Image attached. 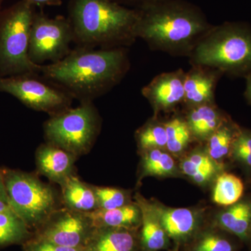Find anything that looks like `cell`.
<instances>
[{"label":"cell","mask_w":251,"mask_h":251,"mask_svg":"<svg viewBox=\"0 0 251 251\" xmlns=\"http://www.w3.org/2000/svg\"><path fill=\"white\" fill-rule=\"evenodd\" d=\"M68 19L74 41L81 47L118 48L137 38L138 9H128L114 0H71Z\"/></svg>","instance_id":"obj_3"},{"label":"cell","mask_w":251,"mask_h":251,"mask_svg":"<svg viewBox=\"0 0 251 251\" xmlns=\"http://www.w3.org/2000/svg\"><path fill=\"white\" fill-rule=\"evenodd\" d=\"M35 6L21 0L0 14V76L34 75L41 66L29 57V38Z\"/></svg>","instance_id":"obj_6"},{"label":"cell","mask_w":251,"mask_h":251,"mask_svg":"<svg viewBox=\"0 0 251 251\" xmlns=\"http://www.w3.org/2000/svg\"><path fill=\"white\" fill-rule=\"evenodd\" d=\"M137 204L142 211V223L138 234L140 251H159L169 247L171 239L156 215L148 204L137 198Z\"/></svg>","instance_id":"obj_16"},{"label":"cell","mask_w":251,"mask_h":251,"mask_svg":"<svg viewBox=\"0 0 251 251\" xmlns=\"http://www.w3.org/2000/svg\"><path fill=\"white\" fill-rule=\"evenodd\" d=\"M94 229L93 222L87 213L62 206L33 232V236L64 247L84 248Z\"/></svg>","instance_id":"obj_10"},{"label":"cell","mask_w":251,"mask_h":251,"mask_svg":"<svg viewBox=\"0 0 251 251\" xmlns=\"http://www.w3.org/2000/svg\"><path fill=\"white\" fill-rule=\"evenodd\" d=\"M244 190V184L238 176L229 173H223L216 179L213 200L220 205L231 206L242 197Z\"/></svg>","instance_id":"obj_23"},{"label":"cell","mask_w":251,"mask_h":251,"mask_svg":"<svg viewBox=\"0 0 251 251\" xmlns=\"http://www.w3.org/2000/svg\"><path fill=\"white\" fill-rule=\"evenodd\" d=\"M32 236V231L14 211L0 213V249L22 246Z\"/></svg>","instance_id":"obj_21"},{"label":"cell","mask_w":251,"mask_h":251,"mask_svg":"<svg viewBox=\"0 0 251 251\" xmlns=\"http://www.w3.org/2000/svg\"><path fill=\"white\" fill-rule=\"evenodd\" d=\"M63 206L80 212H91L98 209L97 197L92 184H87L72 175L60 186Z\"/></svg>","instance_id":"obj_18"},{"label":"cell","mask_w":251,"mask_h":251,"mask_svg":"<svg viewBox=\"0 0 251 251\" xmlns=\"http://www.w3.org/2000/svg\"><path fill=\"white\" fill-rule=\"evenodd\" d=\"M167 133V145L172 153H178L188 146L191 138L187 122L181 118H174L164 124Z\"/></svg>","instance_id":"obj_26"},{"label":"cell","mask_w":251,"mask_h":251,"mask_svg":"<svg viewBox=\"0 0 251 251\" xmlns=\"http://www.w3.org/2000/svg\"><path fill=\"white\" fill-rule=\"evenodd\" d=\"M100 129V116L92 101L51 115L44 126L47 143L77 157L90 151Z\"/></svg>","instance_id":"obj_7"},{"label":"cell","mask_w":251,"mask_h":251,"mask_svg":"<svg viewBox=\"0 0 251 251\" xmlns=\"http://www.w3.org/2000/svg\"><path fill=\"white\" fill-rule=\"evenodd\" d=\"M220 229L242 241L249 242L251 237V202L242 201L231 205L220 214Z\"/></svg>","instance_id":"obj_19"},{"label":"cell","mask_w":251,"mask_h":251,"mask_svg":"<svg viewBox=\"0 0 251 251\" xmlns=\"http://www.w3.org/2000/svg\"><path fill=\"white\" fill-rule=\"evenodd\" d=\"M156 215L168 237L178 247L187 244L199 232L197 216L191 209H160Z\"/></svg>","instance_id":"obj_15"},{"label":"cell","mask_w":251,"mask_h":251,"mask_svg":"<svg viewBox=\"0 0 251 251\" xmlns=\"http://www.w3.org/2000/svg\"><path fill=\"white\" fill-rule=\"evenodd\" d=\"M95 227H110L138 230L142 223V211L137 203L130 202L116 209H96L87 212Z\"/></svg>","instance_id":"obj_17"},{"label":"cell","mask_w":251,"mask_h":251,"mask_svg":"<svg viewBox=\"0 0 251 251\" xmlns=\"http://www.w3.org/2000/svg\"><path fill=\"white\" fill-rule=\"evenodd\" d=\"M135 36L152 49L191 54L212 27L202 11L181 0H158L140 6Z\"/></svg>","instance_id":"obj_2"},{"label":"cell","mask_w":251,"mask_h":251,"mask_svg":"<svg viewBox=\"0 0 251 251\" xmlns=\"http://www.w3.org/2000/svg\"><path fill=\"white\" fill-rule=\"evenodd\" d=\"M140 148L143 151L162 149L167 145V133L164 125L148 124L138 130L136 134Z\"/></svg>","instance_id":"obj_27"},{"label":"cell","mask_w":251,"mask_h":251,"mask_svg":"<svg viewBox=\"0 0 251 251\" xmlns=\"http://www.w3.org/2000/svg\"><path fill=\"white\" fill-rule=\"evenodd\" d=\"M77 157L52 144H42L36 151L38 174L47 177L59 186L68 178L75 175V163Z\"/></svg>","instance_id":"obj_12"},{"label":"cell","mask_w":251,"mask_h":251,"mask_svg":"<svg viewBox=\"0 0 251 251\" xmlns=\"http://www.w3.org/2000/svg\"><path fill=\"white\" fill-rule=\"evenodd\" d=\"M240 130L235 124L225 121L209 138L208 155L214 161L227 156Z\"/></svg>","instance_id":"obj_22"},{"label":"cell","mask_w":251,"mask_h":251,"mask_svg":"<svg viewBox=\"0 0 251 251\" xmlns=\"http://www.w3.org/2000/svg\"><path fill=\"white\" fill-rule=\"evenodd\" d=\"M92 188L97 197L98 209L109 210L130 203L128 193L124 190L94 185H92Z\"/></svg>","instance_id":"obj_28"},{"label":"cell","mask_w":251,"mask_h":251,"mask_svg":"<svg viewBox=\"0 0 251 251\" xmlns=\"http://www.w3.org/2000/svg\"><path fill=\"white\" fill-rule=\"evenodd\" d=\"M181 170L185 175L194 180L198 184H204L217 173L219 169L196 167L184 160L181 163Z\"/></svg>","instance_id":"obj_31"},{"label":"cell","mask_w":251,"mask_h":251,"mask_svg":"<svg viewBox=\"0 0 251 251\" xmlns=\"http://www.w3.org/2000/svg\"><path fill=\"white\" fill-rule=\"evenodd\" d=\"M117 1V0H114ZM118 1H128V2L139 3L140 6L148 3L153 2V1H158V0H118Z\"/></svg>","instance_id":"obj_35"},{"label":"cell","mask_w":251,"mask_h":251,"mask_svg":"<svg viewBox=\"0 0 251 251\" xmlns=\"http://www.w3.org/2000/svg\"><path fill=\"white\" fill-rule=\"evenodd\" d=\"M128 69V56L122 48L80 47L59 62L41 66L40 73L72 98L83 102L106 93Z\"/></svg>","instance_id":"obj_1"},{"label":"cell","mask_w":251,"mask_h":251,"mask_svg":"<svg viewBox=\"0 0 251 251\" xmlns=\"http://www.w3.org/2000/svg\"><path fill=\"white\" fill-rule=\"evenodd\" d=\"M0 92L18 99L28 108L54 115L71 108L72 97L58 87L38 80L34 75L0 76Z\"/></svg>","instance_id":"obj_9"},{"label":"cell","mask_w":251,"mask_h":251,"mask_svg":"<svg viewBox=\"0 0 251 251\" xmlns=\"http://www.w3.org/2000/svg\"><path fill=\"white\" fill-rule=\"evenodd\" d=\"M138 230L95 227L84 251H140Z\"/></svg>","instance_id":"obj_14"},{"label":"cell","mask_w":251,"mask_h":251,"mask_svg":"<svg viewBox=\"0 0 251 251\" xmlns=\"http://www.w3.org/2000/svg\"><path fill=\"white\" fill-rule=\"evenodd\" d=\"M12 211L10 205L9 197L6 192L4 180L0 173V213Z\"/></svg>","instance_id":"obj_32"},{"label":"cell","mask_w":251,"mask_h":251,"mask_svg":"<svg viewBox=\"0 0 251 251\" xmlns=\"http://www.w3.org/2000/svg\"><path fill=\"white\" fill-rule=\"evenodd\" d=\"M187 244V251H237L232 239L215 231H199Z\"/></svg>","instance_id":"obj_24"},{"label":"cell","mask_w":251,"mask_h":251,"mask_svg":"<svg viewBox=\"0 0 251 251\" xmlns=\"http://www.w3.org/2000/svg\"><path fill=\"white\" fill-rule=\"evenodd\" d=\"M225 121L226 118L210 103L193 107L186 122L191 134L202 140L209 138Z\"/></svg>","instance_id":"obj_20"},{"label":"cell","mask_w":251,"mask_h":251,"mask_svg":"<svg viewBox=\"0 0 251 251\" xmlns=\"http://www.w3.org/2000/svg\"><path fill=\"white\" fill-rule=\"evenodd\" d=\"M190 55L194 66L246 77L251 72V28L242 23L212 27Z\"/></svg>","instance_id":"obj_4"},{"label":"cell","mask_w":251,"mask_h":251,"mask_svg":"<svg viewBox=\"0 0 251 251\" xmlns=\"http://www.w3.org/2000/svg\"><path fill=\"white\" fill-rule=\"evenodd\" d=\"M182 70L163 73L143 87L142 94L155 110H166L184 101V80Z\"/></svg>","instance_id":"obj_11"},{"label":"cell","mask_w":251,"mask_h":251,"mask_svg":"<svg viewBox=\"0 0 251 251\" xmlns=\"http://www.w3.org/2000/svg\"><path fill=\"white\" fill-rule=\"evenodd\" d=\"M33 6H59L62 4V0H25Z\"/></svg>","instance_id":"obj_33"},{"label":"cell","mask_w":251,"mask_h":251,"mask_svg":"<svg viewBox=\"0 0 251 251\" xmlns=\"http://www.w3.org/2000/svg\"><path fill=\"white\" fill-rule=\"evenodd\" d=\"M231 151L236 159L251 168V131L241 129Z\"/></svg>","instance_id":"obj_29"},{"label":"cell","mask_w":251,"mask_h":251,"mask_svg":"<svg viewBox=\"0 0 251 251\" xmlns=\"http://www.w3.org/2000/svg\"><path fill=\"white\" fill-rule=\"evenodd\" d=\"M245 77L247 78V87L244 92V96L249 103L251 104V72L246 75Z\"/></svg>","instance_id":"obj_34"},{"label":"cell","mask_w":251,"mask_h":251,"mask_svg":"<svg viewBox=\"0 0 251 251\" xmlns=\"http://www.w3.org/2000/svg\"><path fill=\"white\" fill-rule=\"evenodd\" d=\"M22 248L23 251H85L84 248L64 247L34 236L23 244Z\"/></svg>","instance_id":"obj_30"},{"label":"cell","mask_w":251,"mask_h":251,"mask_svg":"<svg viewBox=\"0 0 251 251\" xmlns=\"http://www.w3.org/2000/svg\"><path fill=\"white\" fill-rule=\"evenodd\" d=\"M220 74L216 69L194 66L185 75L184 102L192 107L212 103Z\"/></svg>","instance_id":"obj_13"},{"label":"cell","mask_w":251,"mask_h":251,"mask_svg":"<svg viewBox=\"0 0 251 251\" xmlns=\"http://www.w3.org/2000/svg\"><path fill=\"white\" fill-rule=\"evenodd\" d=\"M175 169V163L168 153L161 149L145 151L143 160V171L145 175L165 176L172 174Z\"/></svg>","instance_id":"obj_25"},{"label":"cell","mask_w":251,"mask_h":251,"mask_svg":"<svg viewBox=\"0 0 251 251\" xmlns=\"http://www.w3.org/2000/svg\"><path fill=\"white\" fill-rule=\"evenodd\" d=\"M74 31L68 18H51L35 13L29 38V57L36 65L59 62L71 52Z\"/></svg>","instance_id":"obj_8"},{"label":"cell","mask_w":251,"mask_h":251,"mask_svg":"<svg viewBox=\"0 0 251 251\" xmlns=\"http://www.w3.org/2000/svg\"><path fill=\"white\" fill-rule=\"evenodd\" d=\"M4 0H0V14H1V4H2V2Z\"/></svg>","instance_id":"obj_36"},{"label":"cell","mask_w":251,"mask_h":251,"mask_svg":"<svg viewBox=\"0 0 251 251\" xmlns=\"http://www.w3.org/2000/svg\"><path fill=\"white\" fill-rule=\"evenodd\" d=\"M10 205L32 232L63 206L61 194L52 185L43 182L37 175L1 168Z\"/></svg>","instance_id":"obj_5"},{"label":"cell","mask_w":251,"mask_h":251,"mask_svg":"<svg viewBox=\"0 0 251 251\" xmlns=\"http://www.w3.org/2000/svg\"><path fill=\"white\" fill-rule=\"evenodd\" d=\"M169 251H179V247H176V248H175V249H172V250Z\"/></svg>","instance_id":"obj_37"},{"label":"cell","mask_w":251,"mask_h":251,"mask_svg":"<svg viewBox=\"0 0 251 251\" xmlns=\"http://www.w3.org/2000/svg\"><path fill=\"white\" fill-rule=\"evenodd\" d=\"M249 242H251V237L250 240H249Z\"/></svg>","instance_id":"obj_38"}]
</instances>
